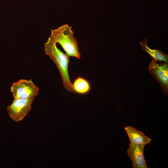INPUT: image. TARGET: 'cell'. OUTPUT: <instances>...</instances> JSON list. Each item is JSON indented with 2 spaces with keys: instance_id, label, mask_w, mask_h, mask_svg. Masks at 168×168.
<instances>
[{
  "instance_id": "6da1fadb",
  "label": "cell",
  "mask_w": 168,
  "mask_h": 168,
  "mask_svg": "<svg viewBox=\"0 0 168 168\" xmlns=\"http://www.w3.org/2000/svg\"><path fill=\"white\" fill-rule=\"evenodd\" d=\"M44 48L45 54L49 57L59 71L64 87L69 92H74L68 72L70 56L59 49L56 43L50 37L44 43Z\"/></svg>"
},
{
  "instance_id": "7a4b0ae2",
  "label": "cell",
  "mask_w": 168,
  "mask_h": 168,
  "mask_svg": "<svg viewBox=\"0 0 168 168\" xmlns=\"http://www.w3.org/2000/svg\"><path fill=\"white\" fill-rule=\"evenodd\" d=\"M50 37L56 43L59 44L70 57L80 58L81 55L78 42L71 26L65 24L51 30Z\"/></svg>"
},
{
  "instance_id": "3957f363",
  "label": "cell",
  "mask_w": 168,
  "mask_h": 168,
  "mask_svg": "<svg viewBox=\"0 0 168 168\" xmlns=\"http://www.w3.org/2000/svg\"><path fill=\"white\" fill-rule=\"evenodd\" d=\"M10 91L14 99H27L35 98L39 89L31 79H21L12 84Z\"/></svg>"
},
{
  "instance_id": "277c9868",
  "label": "cell",
  "mask_w": 168,
  "mask_h": 168,
  "mask_svg": "<svg viewBox=\"0 0 168 168\" xmlns=\"http://www.w3.org/2000/svg\"><path fill=\"white\" fill-rule=\"evenodd\" d=\"M35 97L27 99H14L12 103L7 108L10 118L18 122L22 120L29 113Z\"/></svg>"
},
{
  "instance_id": "5b68a950",
  "label": "cell",
  "mask_w": 168,
  "mask_h": 168,
  "mask_svg": "<svg viewBox=\"0 0 168 168\" xmlns=\"http://www.w3.org/2000/svg\"><path fill=\"white\" fill-rule=\"evenodd\" d=\"M148 71L156 79L164 95H168V64L159 63L153 59L149 63Z\"/></svg>"
},
{
  "instance_id": "8992f818",
  "label": "cell",
  "mask_w": 168,
  "mask_h": 168,
  "mask_svg": "<svg viewBox=\"0 0 168 168\" xmlns=\"http://www.w3.org/2000/svg\"><path fill=\"white\" fill-rule=\"evenodd\" d=\"M145 145L130 143L127 152L132 162L133 168H148L144 155Z\"/></svg>"
},
{
  "instance_id": "52a82bcc",
  "label": "cell",
  "mask_w": 168,
  "mask_h": 168,
  "mask_svg": "<svg viewBox=\"0 0 168 168\" xmlns=\"http://www.w3.org/2000/svg\"><path fill=\"white\" fill-rule=\"evenodd\" d=\"M124 129L128 135L130 143L132 144L145 146L149 144L151 141V139L146 136L142 132L132 126L128 125Z\"/></svg>"
},
{
  "instance_id": "ba28073f",
  "label": "cell",
  "mask_w": 168,
  "mask_h": 168,
  "mask_svg": "<svg viewBox=\"0 0 168 168\" xmlns=\"http://www.w3.org/2000/svg\"><path fill=\"white\" fill-rule=\"evenodd\" d=\"M72 85L74 92L80 95L88 93L91 89L89 82L87 79L80 76L74 79Z\"/></svg>"
},
{
  "instance_id": "9c48e42d",
  "label": "cell",
  "mask_w": 168,
  "mask_h": 168,
  "mask_svg": "<svg viewBox=\"0 0 168 168\" xmlns=\"http://www.w3.org/2000/svg\"><path fill=\"white\" fill-rule=\"evenodd\" d=\"M147 40L145 39L140 42L142 49L149 54L153 59L161 62L164 61L166 63L168 62V56L157 49H152L147 46Z\"/></svg>"
}]
</instances>
